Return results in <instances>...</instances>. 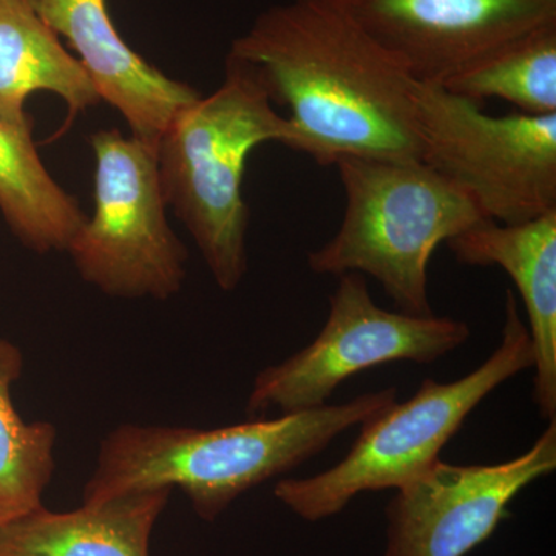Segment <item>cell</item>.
<instances>
[{
    "label": "cell",
    "mask_w": 556,
    "mask_h": 556,
    "mask_svg": "<svg viewBox=\"0 0 556 556\" xmlns=\"http://www.w3.org/2000/svg\"><path fill=\"white\" fill-rule=\"evenodd\" d=\"M229 54L258 70L289 110L298 152L321 166L350 156L420 160L417 80L346 0H289L263 11Z\"/></svg>",
    "instance_id": "6da1fadb"
},
{
    "label": "cell",
    "mask_w": 556,
    "mask_h": 556,
    "mask_svg": "<svg viewBox=\"0 0 556 556\" xmlns=\"http://www.w3.org/2000/svg\"><path fill=\"white\" fill-rule=\"evenodd\" d=\"M397 401L394 387L340 405L200 430L124 424L102 439L84 504L148 490L179 489L204 521L269 479L294 470Z\"/></svg>",
    "instance_id": "7a4b0ae2"
},
{
    "label": "cell",
    "mask_w": 556,
    "mask_h": 556,
    "mask_svg": "<svg viewBox=\"0 0 556 556\" xmlns=\"http://www.w3.org/2000/svg\"><path fill=\"white\" fill-rule=\"evenodd\" d=\"M266 142L294 150L298 135L277 112L258 70L228 54L222 86L182 109L156 150L167 206L222 291L239 288L248 273L251 212L243 178L249 155Z\"/></svg>",
    "instance_id": "3957f363"
},
{
    "label": "cell",
    "mask_w": 556,
    "mask_h": 556,
    "mask_svg": "<svg viewBox=\"0 0 556 556\" xmlns=\"http://www.w3.org/2000/svg\"><path fill=\"white\" fill-rule=\"evenodd\" d=\"M334 166L345 190V214L334 237L309 252L311 270L318 276L367 274L397 311L431 316V255L439 244L489 218L422 160L350 156Z\"/></svg>",
    "instance_id": "277c9868"
},
{
    "label": "cell",
    "mask_w": 556,
    "mask_h": 556,
    "mask_svg": "<svg viewBox=\"0 0 556 556\" xmlns=\"http://www.w3.org/2000/svg\"><path fill=\"white\" fill-rule=\"evenodd\" d=\"M532 340L514 292H506L503 339L484 364L453 382L426 379L408 401L362 424L348 455L321 473L283 479L274 496L308 522L345 510L361 493L399 490L426 473L471 412L497 387L533 368Z\"/></svg>",
    "instance_id": "5b68a950"
},
{
    "label": "cell",
    "mask_w": 556,
    "mask_h": 556,
    "mask_svg": "<svg viewBox=\"0 0 556 556\" xmlns=\"http://www.w3.org/2000/svg\"><path fill=\"white\" fill-rule=\"evenodd\" d=\"M93 215L67 251L80 278L113 299L169 300L186 280L188 251L167 219L159 152L119 129L90 137Z\"/></svg>",
    "instance_id": "8992f818"
},
{
    "label": "cell",
    "mask_w": 556,
    "mask_h": 556,
    "mask_svg": "<svg viewBox=\"0 0 556 556\" xmlns=\"http://www.w3.org/2000/svg\"><path fill=\"white\" fill-rule=\"evenodd\" d=\"M420 160L503 225L556 208V113L493 116L437 83L415 86Z\"/></svg>",
    "instance_id": "52a82bcc"
},
{
    "label": "cell",
    "mask_w": 556,
    "mask_h": 556,
    "mask_svg": "<svg viewBox=\"0 0 556 556\" xmlns=\"http://www.w3.org/2000/svg\"><path fill=\"white\" fill-rule=\"evenodd\" d=\"M470 334L466 321L456 318L380 308L362 274H342L317 338L258 372L249 393L248 416L324 407L351 376L391 362L433 364L463 346Z\"/></svg>",
    "instance_id": "ba28073f"
},
{
    "label": "cell",
    "mask_w": 556,
    "mask_h": 556,
    "mask_svg": "<svg viewBox=\"0 0 556 556\" xmlns=\"http://www.w3.org/2000/svg\"><path fill=\"white\" fill-rule=\"evenodd\" d=\"M556 468V419L535 444L506 463L456 466L438 460L386 507L382 556H466L493 535L508 506Z\"/></svg>",
    "instance_id": "9c48e42d"
},
{
    "label": "cell",
    "mask_w": 556,
    "mask_h": 556,
    "mask_svg": "<svg viewBox=\"0 0 556 556\" xmlns=\"http://www.w3.org/2000/svg\"><path fill=\"white\" fill-rule=\"evenodd\" d=\"M419 83H442L508 40L556 22V0H346Z\"/></svg>",
    "instance_id": "30bf717a"
},
{
    "label": "cell",
    "mask_w": 556,
    "mask_h": 556,
    "mask_svg": "<svg viewBox=\"0 0 556 556\" xmlns=\"http://www.w3.org/2000/svg\"><path fill=\"white\" fill-rule=\"evenodd\" d=\"M51 30L78 54L101 101L118 110L131 137L159 150L164 131L200 98L131 50L110 20L108 0H31Z\"/></svg>",
    "instance_id": "8fae6325"
},
{
    "label": "cell",
    "mask_w": 556,
    "mask_h": 556,
    "mask_svg": "<svg viewBox=\"0 0 556 556\" xmlns=\"http://www.w3.org/2000/svg\"><path fill=\"white\" fill-rule=\"evenodd\" d=\"M445 244L457 262L500 266L517 285L535 356L533 402L556 419V208L515 225L486 219Z\"/></svg>",
    "instance_id": "7c38bea8"
},
{
    "label": "cell",
    "mask_w": 556,
    "mask_h": 556,
    "mask_svg": "<svg viewBox=\"0 0 556 556\" xmlns=\"http://www.w3.org/2000/svg\"><path fill=\"white\" fill-rule=\"evenodd\" d=\"M174 490L127 493L72 511L36 508L0 527V556H150Z\"/></svg>",
    "instance_id": "4fadbf2b"
},
{
    "label": "cell",
    "mask_w": 556,
    "mask_h": 556,
    "mask_svg": "<svg viewBox=\"0 0 556 556\" xmlns=\"http://www.w3.org/2000/svg\"><path fill=\"white\" fill-rule=\"evenodd\" d=\"M36 91L61 98L68 123L101 101L78 58L65 49L31 0H0V121L33 135L25 104Z\"/></svg>",
    "instance_id": "5bb4252c"
},
{
    "label": "cell",
    "mask_w": 556,
    "mask_h": 556,
    "mask_svg": "<svg viewBox=\"0 0 556 556\" xmlns=\"http://www.w3.org/2000/svg\"><path fill=\"white\" fill-rule=\"evenodd\" d=\"M0 214L36 254L67 251L86 222L78 199L47 169L33 135L0 121Z\"/></svg>",
    "instance_id": "9a60e30c"
},
{
    "label": "cell",
    "mask_w": 556,
    "mask_h": 556,
    "mask_svg": "<svg viewBox=\"0 0 556 556\" xmlns=\"http://www.w3.org/2000/svg\"><path fill=\"white\" fill-rule=\"evenodd\" d=\"M439 84L477 104L501 100L521 113L554 115L556 22L486 51Z\"/></svg>",
    "instance_id": "2e32d148"
},
{
    "label": "cell",
    "mask_w": 556,
    "mask_h": 556,
    "mask_svg": "<svg viewBox=\"0 0 556 556\" xmlns=\"http://www.w3.org/2000/svg\"><path fill=\"white\" fill-rule=\"evenodd\" d=\"M24 356L0 338V527L42 507V496L56 470V427L47 420L27 422L11 399Z\"/></svg>",
    "instance_id": "e0dca14e"
}]
</instances>
